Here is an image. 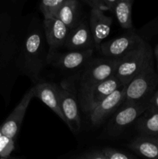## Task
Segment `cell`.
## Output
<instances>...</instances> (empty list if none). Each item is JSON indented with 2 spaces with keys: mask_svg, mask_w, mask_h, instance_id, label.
<instances>
[{
  "mask_svg": "<svg viewBox=\"0 0 158 159\" xmlns=\"http://www.w3.org/2000/svg\"><path fill=\"white\" fill-rule=\"evenodd\" d=\"M112 18L105 15L104 12L99 9H91L90 12L89 27L92 34L94 48L99 51L103 40L111 32Z\"/></svg>",
  "mask_w": 158,
  "mask_h": 159,
  "instance_id": "obj_12",
  "label": "cell"
},
{
  "mask_svg": "<svg viewBox=\"0 0 158 159\" xmlns=\"http://www.w3.org/2000/svg\"><path fill=\"white\" fill-rule=\"evenodd\" d=\"M107 159H134L129 155L111 148H105L101 150Z\"/></svg>",
  "mask_w": 158,
  "mask_h": 159,
  "instance_id": "obj_22",
  "label": "cell"
},
{
  "mask_svg": "<svg viewBox=\"0 0 158 159\" xmlns=\"http://www.w3.org/2000/svg\"><path fill=\"white\" fill-rule=\"evenodd\" d=\"M33 89L34 97L38 98L67 124L60 109L57 85L49 82H40L33 87Z\"/></svg>",
  "mask_w": 158,
  "mask_h": 159,
  "instance_id": "obj_14",
  "label": "cell"
},
{
  "mask_svg": "<svg viewBox=\"0 0 158 159\" xmlns=\"http://www.w3.org/2000/svg\"><path fill=\"white\" fill-rule=\"evenodd\" d=\"M129 148L147 159H158V138L140 136L133 140Z\"/></svg>",
  "mask_w": 158,
  "mask_h": 159,
  "instance_id": "obj_15",
  "label": "cell"
},
{
  "mask_svg": "<svg viewBox=\"0 0 158 159\" xmlns=\"http://www.w3.org/2000/svg\"><path fill=\"white\" fill-rule=\"evenodd\" d=\"M158 84V77L152 61L125 86L124 102H133L147 99Z\"/></svg>",
  "mask_w": 158,
  "mask_h": 159,
  "instance_id": "obj_3",
  "label": "cell"
},
{
  "mask_svg": "<svg viewBox=\"0 0 158 159\" xmlns=\"http://www.w3.org/2000/svg\"><path fill=\"white\" fill-rule=\"evenodd\" d=\"M33 97V89L32 87L25 93L20 102L11 112L4 123L0 126V130L2 135L12 139L15 138L20 131L28 107Z\"/></svg>",
  "mask_w": 158,
  "mask_h": 159,
  "instance_id": "obj_9",
  "label": "cell"
},
{
  "mask_svg": "<svg viewBox=\"0 0 158 159\" xmlns=\"http://www.w3.org/2000/svg\"><path fill=\"white\" fill-rule=\"evenodd\" d=\"M157 71H158V61H157Z\"/></svg>",
  "mask_w": 158,
  "mask_h": 159,
  "instance_id": "obj_28",
  "label": "cell"
},
{
  "mask_svg": "<svg viewBox=\"0 0 158 159\" xmlns=\"http://www.w3.org/2000/svg\"><path fill=\"white\" fill-rule=\"evenodd\" d=\"M122 85L119 79L112 75L88 91L80 94L79 101L82 110L89 113L99 102Z\"/></svg>",
  "mask_w": 158,
  "mask_h": 159,
  "instance_id": "obj_5",
  "label": "cell"
},
{
  "mask_svg": "<svg viewBox=\"0 0 158 159\" xmlns=\"http://www.w3.org/2000/svg\"><path fill=\"white\" fill-rule=\"evenodd\" d=\"M118 0H87L85 1L91 9H99L102 11H112V12Z\"/></svg>",
  "mask_w": 158,
  "mask_h": 159,
  "instance_id": "obj_20",
  "label": "cell"
},
{
  "mask_svg": "<svg viewBox=\"0 0 158 159\" xmlns=\"http://www.w3.org/2000/svg\"><path fill=\"white\" fill-rule=\"evenodd\" d=\"M138 130L145 136H158V111L149 107L148 110L136 120Z\"/></svg>",
  "mask_w": 158,
  "mask_h": 159,
  "instance_id": "obj_17",
  "label": "cell"
},
{
  "mask_svg": "<svg viewBox=\"0 0 158 159\" xmlns=\"http://www.w3.org/2000/svg\"><path fill=\"white\" fill-rule=\"evenodd\" d=\"M153 61V51L145 41L119 59L114 75L122 85L126 86L132 79Z\"/></svg>",
  "mask_w": 158,
  "mask_h": 159,
  "instance_id": "obj_1",
  "label": "cell"
},
{
  "mask_svg": "<svg viewBox=\"0 0 158 159\" xmlns=\"http://www.w3.org/2000/svg\"><path fill=\"white\" fill-rule=\"evenodd\" d=\"M64 0H43L40 2L39 9L43 15V20H50L57 17Z\"/></svg>",
  "mask_w": 158,
  "mask_h": 159,
  "instance_id": "obj_19",
  "label": "cell"
},
{
  "mask_svg": "<svg viewBox=\"0 0 158 159\" xmlns=\"http://www.w3.org/2000/svg\"><path fill=\"white\" fill-rule=\"evenodd\" d=\"M45 37L49 45V51H58L64 46L70 29L57 18L43 20Z\"/></svg>",
  "mask_w": 158,
  "mask_h": 159,
  "instance_id": "obj_13",
  "label": "cell"
},
{
  "mask_svg": "<svg viewBox=\"0 0 158 159\" xmlns=\"http://www.w3.org/2000/svg\"><path fill=\"white\" fill-rule=\"evenodd\" d=\"M150 107V100L147 99L133 102H124L113 116L109 130L116 133L123 130L136 121Z\"/></svg>",
  "mask_w": 158,
  "mask_h": 159,
  "instance_id": "obj_6",
  "label": "cell"
},
{
  "mask_svg": "<svg viewBox=\"0 0 158 159\" xmlns=\"http://www.w3.org/2000/svg\"><path fill=\"white\" fill-rule=\"evenodd\" d=\"M57 89L60 109L66 120V125L71 131L80 130L81 116L75 94L67 85H57Z\"/></svg>",
  "mask_w": 158,
  "mask_h": 159,
  "instance_id": "obj_8",
  "label": "cell"
},
{
  "mask_svg": "<svg viewBox=\"0 0 158 159\" xmlns=\"http://www.w3.org/2000/svg\"><path fill=\"white\" fill-rule=\"evenodd\" d=\"M79 2L77 0H64L56 18L60 20L70 30L80 23Z\"/></svg>",
  "mask_w": 158,
  "mask_h": 159,
  "instance_id": "obj_16",
  "label": "cell"
},
{
  "mask_svg": "<svg viewBox=\"0 0 158 159\" xmlns=\"http://www.w3.org/2000/svg\"><path fill=\"white\" fill-rule=\"evenodd\" d=\"M93 50L86 51H49L47 62L53 66L64 70H74L85 67L91 60Z\"/></svg>",
  "mask_w": 158,
  "mask_h": 159,
  "instance_id": "obj_7",
  "label": "cell"
},
{
  "mask_svg": "<svg viewBox=\"0 0 158 159\" xmlns=\"http://www.w3.org/2000/svg\"><path fill=\"white\" fill-rule=\"evenodd\" d=\"M133 0H118L112 12L116 16L117 21L123 29L129 30L133 27L132 20V6Z\"/></svg>",
  "mask_w": 158,
  "mask_h": 159,
  "instance_id": "obj_18",
  "label": "cell"
},
{
  "mask_svg": "<svg viewBox=\"0 0 158 159\" xmlns=\"http://www.w3.org/2000/svg\"><path fill=\"white\" fill-rule=\"evenodd\" d=\"M2 136V131H1V130H0V138H1V137Z\"/></svg>",
  "mask_w": 158,
  "mask_h": 159,
  "instance_id": "obj_26",
  "label": "cell"
},
{
  "mask_svg": "<svg viewBox=\"0 0 158 159\" xmlns=\"http://www.w3.org/2000/svg\"><path fill=\"white\" fill-rule=\"evenodd\" d=\"M1 159H11V158H1Z\"/></svg>",
  "mask_w": 158,
  "mask_h": 159,
  "instance_id": "obj_27",
  "label": "cell"
},
{
  "mask_svg": "<svg viewBox=\"0 0 158 159\" xmlns=\"http://www.w3.org/2000/svg\"><path fill=\"white\" fill-rule=\"evenodd\" d=\"M154 55L155 57H156V61H158V45L154 49Z\"/></svg>",
  "mask_w": 158,
  "mask_h": 159,
  "instance_id": "obj_25",
  "label": "cell"
},
{
  "mask_svg": "<svg viewBox=\"0 0 158 159\" xmlns=\"http://www.w3.org/2000/svg\"><path fill=\"white\" fill-rule=\"evenodd\" d=\"M150 107L158 111V90L153 93L150 99Z\"/></svg>",
  "mask_w": 158,
  "mask_h": 159,
  "instance_id": "obj_24",
  "label": "cell"
},
{
  "mask_svg": "<svg viewBox=\"0 0 158 159\" xmlns=\"http://www.w3.org/2000/svg\"><path fill=\"white\" fill-rule=\"evenodd\" d=\"M72 159H107L102 151H93L81 154Z\"/></svg>",
  "mask_w": 158,
  "mask_h": 159,
  "instance_id": "obj_23",
  "label": "cell"
},
{
  "mask_svg": "<svg viewBox=\"0 0 158 159\" xmlns=\"http://www.w3.org/2000/svg\"><path fill=\"white\" fill-rule=\"evenodd\" d=\"M125 86L122 85L99 102L89 113L90 121L94 126L102 124L109 115L119 110L125 101Z\"/></svg>",
  "mask_w": 158,
  "mask_h": 159,
  "instance_id": "obj_10",
  "label": "cell"
},
{
  "mask_svg": "<svg viewBox=\"0 0 158 159\" xmlns=\"http://www.w3.org/2000/svg\"><path fill=\"white\" fill-rule=\"evenodd\" d=\"M119 60L105 57L91 60L79 77V95L114 75Z\"/></svg>",
  "mask_w": 158,
  "mask_h": 159,
  "instance_id": "obj_2",
  "label": "cell"
},
{
  "mask_svg": "<svg viewBox=\"0 0 158 159\" xmlns=\"http://www.w3.org/2000/svg\"><path fill=\"white\" fill-rule=\"evenodd\" d=\"M64 47L68 51H86L94 48L89 24L81 21L76 27L70 30Z\"/></svg>",
  "mask_w": 158,
  "mask_h": 159,
  "instance_id": "obj_11",
  "label": "cell"
},
{
  "mask_svg": "<svg viewBox=\"0 0 158 159\" xmlns=\"http://www.w3.org/2000/svg\"><path fill=\"white\" fill-rule=\"evenodd\" d=\"M14 149H15L14 139L2 135L0 138V157L1 158H9Z\"/></svg>",
  "mask_w": 158,
  "mask_h": 159,
  "instance_id": "obj_21",
  "label": "cell"
},
{
  "mask_svg": "<svg viewBox=\"0 0 158 159\" xmlns=\"http://www.w3.org/2000/svg\"><path fill=\"white\" fill-rule=\"evenodd\" d=\"M143 41V39L138 34L128 33L112 40L102 42L99 52L105 58L119 60L133 51Z\"/></svg>",
  "mask_w": 158,
  "mask_h": 159,
  "instance_id": "obj_4",
  "label": "cell"
}]
</instances>
